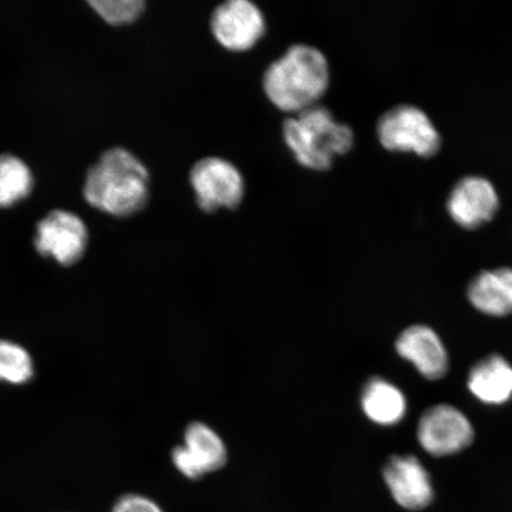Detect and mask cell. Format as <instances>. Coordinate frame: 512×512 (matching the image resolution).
I'll return each instance as SVG.
<instances>
[{"instance_id": "cell-1", "label": "cell", "mask_w": 512, "mask_h": 512, "mask_svg": "<svg viewBox=\"0 0 512 512\" xmlns=\"http://www.w3.org/2000/svg\"><path fill=\"white\" fill-rule=\"evenodd\" d=\"M83 194L93 208L108 215L132 216L149 201V171L133 153L115 147L88 171Z\"/></svg>"}, {"instance_id": "cell-2", "label": "cell", "mask_w": 512, "mask_h": 512, "mask_svg": "<svg viewBox=\"0 0 512 512\" xmlns=\"http://www.w3.org/2000/svg\"><path fill=\"white\" fill-rule=\"evenodd\" d=\"M330 85V67L322 51L296 44L267 68L264 91L280 111L298 114L323 98Z\"/></svg>"}, {"instance_id": "cell-3", "label": "cell", "mask_w": 512, "mask_h": 512, "mask_svg": "<svg viewBox=\"0 0 512 512\" xmlns=\"http://www.w3.org/2000/svg\"><path fill=\"white\" fill-rule=\"evenodd\" d=\"M283 134L288 150L304 168L325 171L335 159L354 146V132L339 123L332 113L320 105L294 114L284 123Z\"/></svg>"}, {"instance_id": "cell-4", "label": "cell", "mask_w": 512, "mask_h": 512, "mask_svg": "<svg viewBox=\"0 0 512 512\" xmlns=\"http://www.w3.org/2000/svg\"><path fill=\"white\" fill-rule=\"evenodd\" d=\"M475 438V427L469 416L451 403L426 408L416 425V440L434 458L456 456L469 448Z\"/></svg>"}, {"instance_id": "cell-5", "label": "cell", "mask_w": 512, "mask_h": 512, "mask_svg": "<svg viewBox=\"0 0 512 512\" xmlns=\"http://www.w3.org/2000/svg\"><path fill=\"white\" fill-rule=\"evenodd\" d=\"M377 136L384 149L431 157L440 149L441 138L428 115L419 107L401 105L384 113L377 124Z\"/></svg>"}, {"instance_id": "cell-6", "label": "cell", "mask_w": 512, "mask_h": 512, "mask_svg": "<svg viewBox=\"0 0 512 512\" xmlns=\"http://www.w3.org/2000/svg\"><path fill=\"white\" fill-rule=\"evenodd\" d=\"M190 184L196 202L206 213L239 207L245 197V179L229 160L207 157L192 166Z\"/></svg>"}, {"instance_id": "cell-7", "label": "cell", "mask_w": 512, "mask_h": 512, "mask_svg": "<svg viewBox=\"0 0 512 512\" xmlns=\"http://www.w3.org/2000/svg\"><path fill=\"white\" fill-rule=\"evenodd\" d=\"M210 28L221 47L233 53H245L265 36L266 19L254 3L230 0L217 6L211 15Z\"/></svg>"}, {"instance_id": "cell-8", "label": "cell", "mask_w": 512, "mask_h": 512, "mask_svg": "<svg viewBox=\"0 0 512 512\" xmlns=\"http://www.w3.org/2000/svg\"><path fill=\"white\" fill-rule=\"evenodd\" d=\"M87 245L86 224L69 211H51L38 223L35 236L37 252L62 266L76 264L85 254Z\"/></svg>"}, {"instance_id": "cell-9", "label": "cell", "mask_w": 512, "mask_h": 512, "mask_svg": "<svg viewBox=\"0 0 512 512\" xmlns=\"http://www.w3.org/2000/svg\"><path fill=\"white\" fill-rule=\"evenodd\" d=\"M384 484L401 508L408 511L424 510L434 501L431 473L414 454H395L384 464Z\"/></svg>"}, {"instance_id": "cell-10", "label": "cell", "mask_w": 512, "mask_h": 512, "mask_svg": "<svg viewBox=\"0 0 512 512\" xmlns=\"http://www.w3.org/2000/svg\"><path fill=\"white\" fill-rule=\"evenodd\" d=\"M171 459L184 477L197 480L222 469L227 463L228 452L213 428L196 421L185 430L184 444L174 448Z\"/></svg>"}, {"instance_id": "cell-11", "label": "cell", "mask_w": 512, "mask_h": 512, "mask_svg": "<svg viewBox=\"0 0 512 512\" xmlns=\"http://www.w3.org/2000/svg\"><path fill=\"white\" fill-rule=\"evenodd\" d=\"M395 350L428 381L443 380L450 370V355L443 339L426 324L403 329L396 338Z\"/></svg>"}, {"instance_id": "cell-12", "label": "cell", "mask_w": 512, "mask_h": 512, "mask_svg": "<svg viewBox=\"0 0 512 512\" xmlns=\"http://www.w3.org/2000/svg\"><path fill=\"white\" fill-rule=\"evenodd\" d=\"M447 213L458 226L477 229L494 219L499 197L489 179L469 176L454 185L446 203Z\"/></svg>"}, {"instance_id": "cell-13", "label": "cell", "mask_w": 512, "mask_h": 512, "mask_svg": "<svg viewBox=\"0 0 512 512\" xmlns=\"http://www.w3.org/2000/svg\"><path fill=\"white\" fill-rule=\"evenodd\" d=\"M466 298L479 313L491 318L512 315V268L479 272L466 288Z\"/></svg>"}, {"instance_id": "cell-14", "label": "cell", "mask_w": 512, "mask_h": 512, "mask_svg": "<svg viewBox=\"0 0 512 512\" xmlns=\"http://www.w3.org/2000/svg\"><path fill=\"white\" fill-rule=\"evenodd\" d=\"M466 386L483 405L503 406L512 400V364L499 354L486 356L473 364Z\"/></svg>"}, {"instance_id": "cell-15", "label": "cell", "mask_w": 512, "mask_h": 512, "mask_svg": "<svg viewBox=\"0 0 512 512\" xmlns=\"http://www.w3.org/2000/svg\"><path fill=\"white\" fill-rule=\"evenodd\" d=\"M364 415L375 425L392 427L406 418L408 401L405 393L383 377H371L361 393Z\"/></svg>"}, {"instance_id": "cell-16", "label": "cell", "mask_w": 512, "mask_h": 512, "mask_svg": "<svg viewBox=\"0 0 512 512\" xmlns=\"http://www.w3.org/2000/svg\"><path fill=\"white\" fill-rule=\"evenodd\" d=\"M34 178L23 160L10 155L0 156V208L15 206L28 197Z\"/></svg>"}, {"instance_id": "cell-17", "label": "cell", "mask_w": 512, "mask_h": 512, "mask_svg": "<svg viewBox=\"0 0 512 512\" xmlns=\"http://www.w3.org/2000/svg\"><path fill=\"white\" fill-rule=\"evenodd\" d=\"M34 361L29 351L15 342L0 339V382L24 384L34 376Z\"/></svg>"}, {"instance_id": "cell-18", "label": "cell", "mask_w": 512, "mask_h": 512, "mask_svg": "<svg viewBox=\"0 0 512 512\" xmlns=\"http://www.w3.org/2000/svg\"><path fill=\"white\" fill-rule=\"evenodd\" d=\"M89 5L104 21L115 27L136 22L145 10L142 0H92Z\"/></svg>"}, {"instance_id": "cell-19", "label": "cell", "mask_w": 512, "mask_h": 512, "mask_svg": "<svg viewBox=\"0 0 512 512\" xmlns=\"http://www.w3.org/2000/svg\"><path fill=\"white\" fill-rule=\"evenodd\" d=\"M111 512H164L151 498L130 494L119 499Z\"/></svg>"}]
</instances>
